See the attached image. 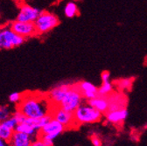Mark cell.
Listing matches in <instances>:
<instances>
[{
    "label": "cell",
    "mask_w": 147,
    "mask_h": 146,
    "mask_svg": "<svg viewBox=\"0 0 147 146\" xmlns=\"http://www.w3.org/2000/svg\"><path fill=\"white\" fill-rule=\"evenodd\" d=\"M53 107L47 94L25 92L23 93L21 102L17 105L16 109L28 118L39 119L50 115Z\"/></svg>",
    "instance_id": "1"
},
{
    "label": "cell",
    "mask_w": 147,
    "mask_h": 146,
    "mask_svg": "<svg viewBox=\"0 0 147 146\" xmlns=\"http://www.w3.org/2000/svg\"><path fill=\"white\" fill-rule=\"evenodd\" d=\"M75 120L77 126L92 124L98 122L102 118V113L95 108L90 106L88 103H82L76 110L74 112Z\"/></svg>",
    "instance_id": "2"
},
{
    "label": "cell",
    "mask_w": 147,
    "mask_h": 146,
    "mask_svg": "<svg viewBox=\"0 0 147 146\" xmlns=\"http://www.w3.org/2000/svg\"><path fill=\"white\" fill-rule=\"evenodd\" d=\"M66 130V127L63 124L52 118L40 130L39 137H40L42 141L47 145L53 146L54 140L59 136H61Z\"/></svg>",
    "instance_id": "3"
},
{
    "label": "cell",
    "mask_w": 147,
    "mask_h": 146,
    "mask_svg": "<svg viewBox=\"0 0 147 146\" xmlns=\"http://www.w3.org/2000/svg\"><path fill=\"white\" fill-rule=\"evenodd\" d=\"M26 39L17 34L10 26L0 27V50H10L24 44Z\"/></svg>",
    "instance_id": "4"
},
{
    "label": "cell",
    "mask_w": 147,
    "mask_h": 146,
    "mask_svg": "<svg viewBox=\"0 0 147 146\" xmlns=\"http://www.w3.org/2000/svg\"><path fill=\"white\" fill-rule=\"evenodd\" d=\"M59 24L60 20L56 15L45 11H42L38 19L34 22V26L38 34L47 33L54 29Z\"/></svg>",
    "instance_id": "5"
},
{
    "label": "cell",
    "mask_w": 147,
    "mask_h": 146,
    "mask_svg": "<svg viewBox=\"0 0 147 146\" xmlns=\"http://www.w3.org/2000/svg\"><path fill=\"white\" fill-rule=\"evenodd\" d=\"M83 96L79 91L76 83L73 84L67 91L60 107L70 112H75L76 109L83 103Z\"/></svg>",
    "instance_id": "6"
},
{
    "label": "cell",
    "mask_w": 147,
    "mask_h": 146,
    "mask_svg": "<svg viewBox=\"0 0 147 146\" xmlns=\"http://www.w3.org/2000/svg\"><path fill=\"white\" fill-rule=\"evenodd\" d=\"M51 115L53 119L63 124L66 127V129H72V128L77 127L74 112L67 111L60 106H53Z\"/></svg>",
    "instance_id": "7"
},
{
    "label": "cell",
    "mask_w": 147,
    "mask_h": 146,
    "mask_svg": "<svg viewBox=\"0 0 147 146\" xmlns=\"http://www.w3.org/2000/svg\"><path fill=\"white\" fill-rule=\"evenodd\" d=\"M72 85L73 84L69 82H61L60 84L55 85L48 91V93L47 95L53 106L61 105V102L63 101L65 96L67 95V91L70 89Z\"/></svg>",
    "instance_id": "8"
},
{
    "label": "cell",
    "mask_w": 147,
    "mask_h": 146,
    "mask_svg": "<svg viewBox=\"0 0 147 146\" xmlns=\"http://www.w3.org/2000/svg\"><path fill=\"white\" fill-rule=\"evenodd\" d=\"M41 12L42 11L36 7L29 5H22L18 11L16 20L26 23H34Z\"/></svg>",
    "instance_id": "9"
},
{
    "label": "cell",
    "mask_w": 147,
    "mask_h": 146,
    "mask_svg": "<svg viewBox=\"0 0 147 146\" xmlns=\"http://www.w3.org/2000/svg\"><path fill=\"white\" fill-rule=\"evenodd\" d=\"M10 27L17 34L20 35L21 37L25 39L33 37L36 34H38L34 23H26V22H20L18 20H15L10 25Z\"/></svg>",
    "instance_id": "10"
},
{
    "label": "cell",
    "mask_w": 147,
    "mask_h": 146,
    "mask_svg": "<svg viewBox=\"0 0 147 146\" xmlns=\"http://www.w3.org/2000/svg\"><path fill=\"white\" fill-rule=\"evenodd\" d=\"M129 112L126 108H121L117 109H112L105 113V118L109 123L113 125L122 124L128 117Z\"/></svg>",
    "instance_id": "11"
},
{
    "label": "cell",
    "mask_w": 147,
    "mask_h": 146,
    "mask_svg": "<svg viewBox=\"0 0 147 146\" xmlns=\"http://www.w3.org/2000/svg\"><path fill=\"white\" fill-rule=\"evenodd\" d=\"M76 86L83 98L87 101L93 99L98 96V88L90 81H82L76 83Z\"/></svg>",
    "instance_id": "12"
},
{
    "label": "cell",
    "mask_w": 147,
    "mask_h": 146,
    "mask_svg": "<svg viewBox=\"0 0 147 146\" xmlns=\"http://www.w3.org/2000/svg\"><path fill=\"white\" fill-rule=\"evenodd\" d=\"M16 131L26 133V134L32 137L33 138L38 137L39 133H40L39 131L37 130L36 126H35V119L28 118V117H26V119L23 122L18 123V125L17 126Z\"/></svg>",
    "instance_id": "13"
},
{
    "label": "cell",
    "mask_w": 147,
    "mask_h": 146,
    "mask_svg": "<svg viewBox=\"0 0 147 146\" xmlns=\"http://www.w3.org/2000/svg\"><path fill=\"white\" fill-rule=\"evenodd\" d=\"M34 139L35 138L26 133L15 131L13 136L9 141V144L10 146H32Z\"/></svg>",
    "instance_id": "14"
},
{
    "label": "cell",
    "mask_w": 147,
    "mask_h": 146,
    "mask_svg": "<svg viewBox=\"0 0 147 146\" xmlns=\"http://www.w3.org/2000/svg\"><path fill=\"white\" fill-rule=\"evenodd\" d=\"M88 103L95 108L102 114H105L109 111V102L108 99V96H97L96 97L88 100Z\"/></svg>",
    "instance_id": "15"
},
{
    "label": "cell",
    "mask_w": 147,
    "mask_h": 146,
    "mask_svg": "<svg viewBox=\"0 0 147 146\" xmlns=\"http://www.w3.org/2000/svg\"><path fill=\"white\" fill-rule=\"evenodd\" d=\"M109 102V109H117L121 108H125L126 99L122 94H111L108 96Z\"/></svg>",
    "instance_id": "16"
},
{
    "label": "cell",
    "mask_w": 147,
    "mask_h": 146,
    "mask_svg": "<svg viewBox=\"0 0 147 146\" xmlns=\"http://www.w3.org/2000/svg\"><path fill=\"white\" fill-rule=\"evenodd\" d=\"M113 90H114V84L110 81L102 82V86L98 88V96H109V95H111L113 93Z\"/></svg>",
    "instance_id": "17"
},
{
    "label": "cell",
    "mask_w": 147,
    "mask_h": 146,
    "mask_svg": "<svg viewBox=\"0 0 147 146\" xmlns=\"http://www.w3.org/2000/svg\"><path fill=\"white\" fill-rule=\"evenodd\" d=\"M79 13L78 6L75 2H68L64 7V14L67 17H74Z\"/></svg>",
    "instance_id": "18"
},
{
    "label": "cell",
    "mask_w": 147,
    "mask_h": 146,
    "mask_svg": "<svg viewBox=\"0 0 147 146\" xmlns=\"http://www.w3.org/2000/svg\"><path fill=\"white\" fill-rule=\"evenodd\" d=\"M14 131L9 128L4 122H0V138H2L7 142H9L13 136Z\"/></svg>",
    "instance_id": "19"
},
{
    "label": "cell",
    "mask_w": 147,
    "mask_h": 146,
    "mask_svg": "<svg viewBox=\"0 0 147 146\" xmlns=\"http://www.w3.org/2000/svg\"><path fill=\"white\" fill-rule=\"evenodd\" d=\"M13 112L11 108L8 105H1L0 106V122H5L8 118L12 116Z\"/></svg>",
    "instance_id": "20"
},
{
    "label": "cell",
    "mask_w": 147,
    "mask_h": 146,
    "mask_svg": "<svg viewBox=\"0 0 147 146\" xmlns=\"http://www.w3.org/2000/svg\"><path fill=\"white\" fill-rule=\"evenodd\" d=\"M132 86V80L131 79H123L117 81V87L120 90H128Z\"/></svg>",
    "instance_id": "21"
},
{
    "label": "cell",
    "mask_w": 147,
    "mask_h": 146,
    "mask_svg": "<svg viewBox=\"0 0 147 146\" xmlns=\"http://www.w3.org/2000/svg\"><path fill=\"white\" fill-rule=\"evenodd\" d=\"M22 97H23V94L18 93V92H13L9 96L8 100L12 104H18L21 102Z\"/></svg>",
    "instance_id": "22"
},
{
    "label": "cell",
    "mask_w": 147,
    "mask_h": 146,
    "mask_svg": "<svg viewBox=\"0 0 147 146\" xmlns=\"http://www.w3.org/2000/svg\"><path fill=\"white\" fill-rule=\"evenodd\" d=\"M4 122H5V124H6L9 128H11V130H13L14 131H16L17 126L18 125V121L16 120V118H15L13 116H11L10 118H8L7 120H5Z\"/></svg>",
    "instance_id": "23"
},
{
    "label": "cell",
    "mask_w": 147,
    "mask_h": 146,
    "mask_svg": "<svg viewBox=\"0 0 147 146\" xmlns=\"http://www.w3.org/2000/svg\"><path fill=\"white\" fill-rule=\"evenodd\" d=\"M12 116L16 118V120L18 121V123H21V122H23L26 119V116L24 115V114H22L20 111H18V110H16L13 112V114H12Z\"/></svg>",
    "instance_id": "24"
},
{
    "label": "cell",
    "mask_w": 147,
    "mask_h": 146,
    "mask_svg": "<svg viewBox=\"0 0 147 146\" xmlns=\"http://www.w3.org/2000/svg\"><path fill=\"white\" fill-rule=\"evenodd\" d=\"M90 141L93 146H102V141L97 135H92L90 137Z\"/></svg>",
    "instance_id": "25"
},
{
    "label": "cell",
    "mask_w": 147,
    "mask_h": 146,
    "mask_svg": "<svg viewBox=\"0 0 147 146\" xmlns=\"http://www.w3.org/2000/svg\"><path fill=\"white\" fill-rule=\"evenodd\" d=\"M32 146H49V145H47L46 143H44L42 141V139L38 137H36L33 140V142L32 143Z\"/></svg>",
    "instance_id": "26"
},
{
    "label": "cell",
    "mask_w": 147,
    "mask_h": 146,
    "mask_svg": "<svg viewBox=\"0 0 147 146\" xmlns=\"http://www.w3.org/2000/svg\"><path fill=\"white\" fill-rule=\"evenodd\" d=\"M101 79L102 82L110 81V73L109 71H103L101 75Z\"/></svg>",
    "instance_id": "27"
},
{
    "label": "cell",
    "mask_w": 147,
    "mask_h": 146,
    "mask_svg": "<svg viewBox=\"0 0 147 146\" xmlns=\"http://www.w3.org/2000/svg\"><path fill=\"white\" fill-rule=\"evenodd\" d=\"M0 146H10V144H9V142L0 138Z\"/></svg>",
    "instance_id": "28"
},
{
    "label": "cell",
    "mask_w": 147,
    "mask_h": 146,
    "mask_svg": "<svg viewBox=\"0 0 147 146\" xmlns=\"http://www.w3.org/2000/svg\"><path fill=\"white\" fill-rule=\"evenodd\" d=\"M0 15H1V11H0Z\"/></svg>",
    "instance_id": "29"
}]
</instances>
